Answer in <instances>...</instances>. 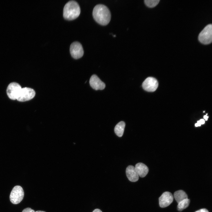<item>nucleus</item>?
<instances>
[{"label": "nucleus", "instance_id": "obj_1", "mask_svg": "<svg viewBox=\"0 0 212 212\" xmlns=\"http://www.w3.org/2000/svg\"><path fill=\"white\" fill-rule=\"evenodd\" d=\"M92 15L95 20L102 25H107L110 20V11L108 7L103 4L96 5L93 9Z\"/></svg>", "mask_w": 212, "mask_h": 212}, {"label": "nucleus", "instance_id": "obj_2", "mask_svg": "<svg viewBox=\"0 0 212 212\" xmlns=\"http://www.w3.org/2000/svg\"><path fill=\"white\" fill-rule=\"evenodd\" d=\"M80 13V9L78 3L71 0L65 5L63 9L64 17L68 20H72L77 18Z\"/></svg>", "mask_w": 212, "mask_h": 212}, {"label": "nucleus", "instance_id": "obj_3", "mask_svg": "<svg viewBox=\"0 0 212 212\" xmlns=\"http://www.w3.org/2000/svg\"><path fill=\"white\" fill-rule=\"evenodd\" d=\"M199 42L205 44H208L212 41V25L209 24L206 25L199 33L198 36Z\"/></svg>", "mask_w": 212, "mask_h": 212}, {"label": "nucleus", "instance_id": "obj_4", "mask_svg": "<svg viewBox=\"0 0 212 212\" xmlns=\"http://www.w3.org/2000/svg\"><path fill=\"white\" fill-rule=\"evenodd\" d=\"M24 193L22 188L20 186H15L12 189L10 195L11 202L14 204L20 203L23 198Z\"/></svg>", "mask_w": 212, "mask_h": 212}, {"label": "nucleus", "instance_id": "obj_5", "mask_svg": "<svg viewBox=\"0 0 212 212\" xmlns=\"http://www.w3.org/2000/svg\"><path fill=\"white\" fill-rule=\"evenodd\" d=\"M35 95V92L32 89L27 87L21 88L16 100L20 102L28 101L34 98Z\"/></svg>", "mask_w": 212, "mask_h": 212}, {"label": "nucleus", "instance_id": "obj_6", "mask_svg": "<svg viewBox=\"0 0 212 212\" xmlns=\"http://www.w3.org/2000/svg\"><path fill=\"white\" fill-rule=\"evenodd\" d=\"M21 88V87L18 83L15 82L10 83L6 90L8 96L11 99L16 100Z\"/></svg>", "mask_w": 212, "mask_h": 212}, {"label": "nucleus", "instance_id": "obj_7", "mask_svg": "<svg viewBox=\"0 0 212 212\" xmlns=\"http://www.w3.org/2000/svg\"><path fill=\"white\" fill-rule=\"evenodd\" d=\"M70 52L72 56L75 59L80 58L84 54V50L82 45L77 42H74L71 44Z\"/></svg>", "mask_w": 212, "mask_h": 212}, {"label": "nucleus", "instance_id": "obj_8", "mask_svg": "<svg viewBox=\"0 0 212 212\" xmlns=\"http://www.w3.org/2000/svg\"><path fill=\"white\" fill-rule=\"evenodd\" d=\"M158 82L157 80L152 77L147 78L143 82L142 87L145 91L149 92L155 91L158 86Z\"/></svg>", "mask_w": 212, "mask_h": 212}, {"label": "nucleus", "instance_id": "obj_9", "mask_svg": "<svg viewBox=\"0 0 212 212\" xmlns=\"http://www.w3.org/2000/svg\"><path fill=\"white\" fill-rule=\"evenodd\" d=\"M173 199V195L171 193L165 192L159 198V206L161 208L167 207L172 203Z\"/></svg>", "mask_w": 212, "mask_h": 212}, {"label": "nucleus", "instance_id": "obj_10", "mask_svg": "<svg viewBox=\"0 0 212 212\" xmlns=\"http://www.w3.org/2000/svg\"><path fill=\"white\" fill-rule=\"evenodd\" d=\"M90 84L91 87L95 90H102L105 87V83L95 74L91 76L90 80Z\"/></svg>", "mask_w": 212, "mask_h": 212}, {"label": "nucleus", "instance_id": "obj_11", "mask_svg": "<svg viewBox=\"0 0 212 212\" xmlns=\"http://www.w3.org/2000/svg\"><path fill=\"white\" fill-rule=\"evenodd\" d=\"M126 173L128 180L131 182H135L139 179V176L133 166L130 165L127 167Z\"/></svg>", "mask_w": 212, "mask_h": 212}, {"label": "nucleus", "instance_id": "obj_12", "mask_svg": "<svg viewBox=\"0 0 212 212\" xmlns=\"http://www.w3.org/2000/svg\"><path fill=\"white\" fill-rule=\"evenodd\" d=\"M135 167L139 176L141 178L145 177L149 171L148 167L141 163L136 164Z\"/></svg>", "mask_w": 212, "mask_h": 212}, {"label": "nucleus", "instance_id": "obj_13", "mask_svg": "<svg viewBox=\"0 0 212 212\" xmlns=\"http://www.w3.org/2000/svg\"><path fill=\"white\" fill-rule=\"evenodd\" d=\"M125 125V122L123 121L119 122L116 125L114 128V131L117 135L119 137L122 136Z\"/></svg>", "mask_w": 212, "mask_h": 212}, {"label": "nucleus", "instance_id": "obj_14", "mask_svg": "<svg viewBox=\"0 0 212 212\" xmlns=\"http://www.w3.org/2000/svg\"><path fill=\"white\" fill-rule=\"evenodd\" d=\"M174 197L178 203L188 198V196L186 193L182 190L175 191L174 193Z\"/></svg>", "mask_w": 212, "mask_h": 212}, {"label": "nucleus", "instance_id": "obj_15", "mask_svg": "<svg viewBox=\"0 0 212 212\" xmlns=\"http://www.w3.org/2000/svg\"><path fill=\"white\" fill-rule=\"evenodd\" d=\"M190 200L188 198L181 201L178 203L177 209L179 211H181L187 208L189 205Z\"/></svg>", "mask_w": 212, "mask_h": 212}, {"label": "nucleus", "instance_id": "obj_16", "mask_svg": "<svg viewBox=\"0 0 212 212\" xmlns=\"http://www.w3.org/2000/svg\"><path fill=\"white\" fill-rule=\"evenodd\" d=\"M160 0H145L144 3L148 7L152 8L155 6L159 2Z\"/></svg>", "mask_w": 212, "mask_h": 212}, {"label": "nucleus", "instance_id": "obj_17", "mask_svg": "<svg viewBox=\"0 0 212 212\" xmlns=\"http://www.w3.org/2000/svg\"><path fill=\"white\" fill-rule=\"evenodd\" d=\"M34 211L30 208H27L24 209L22 212H35Z\"/></svg>", "mask_w": 212, "mask_h": 212}, {"label": "nucleus", "instance_id": "obj_18", "mask_svg": "<svg viewBox=\"0 0 212 212\" xmlns=\"http://www.w3.org/2000/svg\"><path fill=\"white\" fill-rule=\"evenodd\" d=\"M195 212H209V211L206 208H202L198 210Z\"/></svg>", "mask_w": 212, "mask_h": 212}, {"label": "nucleus", "instance_id": "obj_19", "mask_svg": "<svg viewBox=\"0 0 212 212\" xmlns=\"http://www.w3.org/2000/svg\"><path fill=\"white\" fill-rule=\"evenodd\" d=\"M199 121L201 125L203 124L205 122V120L203 119H201L199 120Z\"/></svg>", "mask_w": 212, "mask_h": 212}, {"label": "nucleus", "instance_id": "obj_20", "mask_svg": "<svg viewBox=\"0 0 212 212\" xmlns=\"http://www.w3.org/2000/svg\"><path fill=\"white\" fill-rule=\"evenodd\" d=\"M92 212H102L99 209H95Z\"/></svg>", "mask_w": 212, "mask_h": 212}, {"label": "nucleus", "instance_id": "obj_21", "mask_svg": "<svg viewBox=\"0 0 212 212\" xmlns=\"http://www.w3.org/2000/svg\"><path fill=\"white\" fill-rule=\"evenodd\" d=\"M208 116L207 115H204V116H203L204 118L206 121L208 120Z\"/></svg>", "mask_w": 212, "mask_h": 212}, {"label": "nucleus", "instance_id": "obj_22", "mask_svg": "<svg viewBox=\"0 0 212 212\" xmlns=\"http://www.w3.org/2000/svg\"><path fill=\"white\" fill-rule=\"evenodd\" d=\"M195 126L196 127L200 126L197 123L195 124Z\"/></svg>", "mask_w": 212, "mask_h": 212}, {"label": "nucleus", "instance_id": "obj_23", "mask_svg": "<svg viewBox=\"0 0 212 212\" xmlns=\"http://www.w3.org/2000/svg\"><path fill=\"white\" fill-rule=\"evenodd\" d=\"M35 212H46L44 211H35Z\"/></svg>", "mask_w": 212, "mask_h": 212}]
</instances>
